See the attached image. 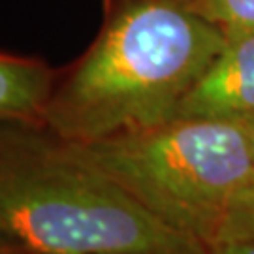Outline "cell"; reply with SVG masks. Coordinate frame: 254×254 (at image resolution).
<instances>
[{
    "label": "cell",
    "instance_id": "6da1fadb",
    "mask_svg": "<svg viewBox=\"0 0 254 254\" xmlns=\"http://www.w3.org/2000/svg\"><path fill=\"white\" fill-rule=\"evenodd\" d=\"M224 44L187 0H111L91 47L57 70L44 128L92 143L172 121Z\"/></svg>",
    "mask_w": 254,
    "mask_h": 254
},
{
    "label": "cell",
    "instance_id": "7a4b0ae2",
    "mask_svg": "<svg viewBox=\"0 0 254 254\" xmlns=\"http://www.w3.org/2000/svg\"><path fill=\"white\" fill-rule=\"evenodd\" d=\"M0 243L23 254H209L44 127H0Z\"/></svg>",
    "mask_w": 254,
    "mask_h": 254
},
{
    "label": "cell",
    "instance_id": "3957f363",
    "mask_svg": "<svg viewBox=\"0 0 254 254\" xmlns=\"http://www.w3.org/2000/svg\"><path fill=\"white\" fill-rule=\"evenodd\" d=\"M72 145L154 217L207 249L232 196L254 175L245 130L236 121L172 119Z\"/></svg>",
    "mask_w": 254,
    "mask_h": 254
},
{
    "label": "cell",
    "instance_id": "277c9868",
    "mask_svg": "<svg viewBox=\"0 0 254 254\" xmlns=\"http://www.w3.org/2000/svg\"><path fill=\"white\" fill-rule=\"evenodd\" d=\"M254 117V30L226 34V44L175 109L173 119Z\"/></svg>",
    "mask_w": 254,
    "mask_h": 254
},
{
    "label": "cell",
    "instance_id": "5b68a950",
    "mask_svg": "<svg viewBox=\"0 0 254 254\" xmlns=\"http://www.w3.org/2000/svg\"><path fill=\"white\" fill-rule=\"evenodd\" d=\"M55 75L42 59L0 51V127H44Z\"/></svg>",
    "mask_w": 254,
    "mask_h": 254
},
{
    "label": "cell",
    "instance_id": "8992f818",
    "mask_svg": "<svg viewBox=\"0 0 254 254\" xmlns=\"http://www.w3.org/2000/svg\"><path fill=\"white\" fill-rule=\"evenodd\" d=\"M247 241H254V175L232 196L218 228L215 245Z\"/></svg>",
    "mask_w": 254,
    "mask_h": 254
},
{
    "label": "cell",
    "instance_id": "52a82bcc",
    "mask_svg": "<svg viewBox=\"0 0 254 254\" xmlns=\"http://www.w3.org/2000/svg\"><path fill=\"white\" fill-rule=\"evenodd\" d=\"M198 15L226 34L254 30V0H187Z\"/></svg>",
    "mask_w": 254,
    "mask_h": 254
},
{
    "label": "cell",
    "instance_id": "ba28073f",
    "mask_svg": "<svg viewBox=\"0 0 254 254\" xmlns=\"http://www.w3.org/2000/svg\"><path fill=\"white\" fill-rule=\"evenodd\" d=\"M209 254H254V241L215 245L209 249Z\"/></svg>",
    "mask_w": 254,
    "mask_h": 254
},
{
    "label": "cell",
    "instance_id": "9c48e42d",
    "mask_svg": "<svg viewBox=\"0 0 254 254\" xmlns=\"http://www.w3.org/2000/svg\"><path fill=\"white\" fill-rule=\"evenodd\" d=\"M241 127L245 130L247 141H249V147H251V153H253V158H254V117L241 121Z\"/></svg>",
    "mask_w": 254,
    "mask_h": 254
},
{
    "label": "cell",
    "instance_id": "30bf717a",
    "mask_svg": "<svg viewBox=\"0 0 254 254\" xmlns=\"http://www.w3.org/2000/svg\"><path fill=\"white\" fill-rule=\"evenodd\" d=\"M0 254H23V253H19V251H15V249H9V247L0 243Z\"/></svg>",
    "mask_w": 254,
    "mask_h": 254
}]
</instances>
